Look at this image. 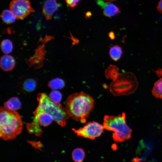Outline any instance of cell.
Masks as SVG:
<instances>
[{
	"instance_id": "obj_21",
	"label": "cell",
	"mask_w": 162,
	"mask_h": 162,
	"mask_svg": "<svg viewBox=\"0 0 162 162\" xmlns=\"http://www.w3.org/2000/svg\"><path fill=\"white\" fill-rule=\"evenodd\" d=\"M49 97L51 100L56 103H60L62 98V94L58 90H54L50 92Z\"/></svg>"
},
{
	"instance_id": "obj_26",
	"label": "cell",
	"mask_w": 162,
	"mask_h": 162,
	"mask_svg": "<svg viewBox=\"0 0 162 162\" xmlns=\"http://www.w3.org/2000/svg\"><path fill=\"white\" fill-rule=\"evenodd\" d=\"M109 36L111 39L113 40L115 38V34L113 32H111L109 34Z\"/></svg>"
},
{
	"instance_id": "obj_10",
	"label": "cell",
	"mask_w": 162,
	"mask_h": 162,
	"mask_svg": "<svg viewBox=\"0 0 162 162\" xmlns=\"http://www.w3.org/2000/svg\"><path fill=\"white\" fill-rule=\"evenodd\" d=\"M15 65V61L12 56L6 54L1 57L0 67L3 70L6 71L11 70Z\"/></svg>"
},
{
	"instance_id": "obj_4",
	"label": "cell",
	"mask_w": 162,
	"mask_h": 162,
	"mask_svg": "<svg viewBox=\"0 0 162 162\" xmlns=\"http://www.w3.org/2000/svg\"><path fill=\"white\" fill-rule=\"evenodd\" d=\"M37 99L38 108L51 116L53 120L60 126L65 125L66 120L70 116L66 109L63 107L60 103L54 102L44 93L38 94Z\"/></svg>"
},
{
	"instance_id": "obj_12",
	"label": "cell",
	"mask_w": 162,
	"mask_h": 162,
	"mask_svg": "<svg viewBox=\"0 0 162 162\" xmlns=\"http://www.w3.org/2000/svg\"><path fill=\"white\" fill-rule=\"evenodd\" d=\"M104 14L110 17L115 15L120 12L119 8L114 4L107 2L103 8Z\"/></svg>"
},
{
	"instance_id": "obj_16",
	"label": "cell",
	"mask_w": 162,
	"mask_h": 162,
	"mask_svg": "<svg viewBox=\"0 0 162 162\" xmlns=\"http://www.w3.org/2000/svg\"><path fill=\"white\" fill-rule=\"evenodd\" d=\"M122 53V48L117 45L111 47L109 51V54L111 58L115 61H117L120 58Z\"/></svg>"
},
{
	"instance_id": "obj_19",
	"label": "cell",
	"mask_w": 162,
	"mask_h": 162,
	"mask_svg": "<svg viewBox=\"0 0 162 162\" xmlns=\"http://www.w3.org/2000/svg\"><path fill=\"white\" fill-rule=\"evenodd\" d=\"M1 47L2 51L5 54L11 52L13 49L12 42L8 39L4 40L2 41Z\"/></svg>"
},
{
	"instance_id": "obj_20",
	"label": "cell",
	"mask_w": 162,
	"mask_h": 162,
	"mask_svg": "<svg viewBox=\"0 0 162 162\" xmlns=\"http://www.w3.org/2000/svg\"><path fill=\"white\" fill-rule=\"evenodd\" d=\"M23 88L27 92H31L34 90L36 86V81L32 79L26 80L23 84Z\"/></svg>"
},
{
	"instance_id": "obj_13",
	"label": "cell",
	"mask_w": 162,
	"mask_h": 162,
	"mask_svg": "<svg viewBox=\"0 0 162 162\" xmlns=\"http://www.w3.org/2000/svg\"><path fill=\"white\" fill-rule=\"evenodd\" d=\"M120 73L118 68L116 66L110 65L105 70V75L108 79L115 80L118 78Z\"/></svg>"
},
{
	"instance_id": "obj_22",
	"label": "cell",
	"mask_w": 162,
	"mask_h": 162,
	"mask_svg": "<svg viewBox=\"0 0 162 162\" xmlns=\"http://www.w3.org/2000/svg\"><path fill=\"white\" fill-rule=\"evenodd\" d=\"M80 0H65L66 4L70 8L75 7Z\"/></svg>"
},
{
	"instance_id": "obj_15",
	"label": "cell",
	"mask_w": 162,
	"mask_h": 162,
	"mask_svg": "<svg viewBox=\"0 0 162 162\" xmlns=\"http://www.w3.org/2000/svg\"><path fill=\"white\" fill-rule=\"evenodd\" d=\"M152 92L156 98L162 99V78L154 82Z\"/></svg>"
},
{
	"instance_id": "obj_1",
	"label": "cell",
	"mask_w": 162,
	"mask_h": 162,
	"mask_svg": "<svg viewBox=\"0 0 162 162\" xmlns=\"http://www.w3.org/2000/svg\"><path fill=\"white\" fill-rule=\"evenodd\" d=\"M91 96L83 92L70 95L65 102L66 109L70 117L74 120L85 123L94 106Z\"/></svg>"
},
{
	"instance_id": "obj_2",
	"label": "cell",
	"mask_w": 162,
	"mask_h": 162,
	"mask_svg": "<svg viewBox=\"0 0 162 162\" xmlns=\"http://www.w3.org/2000/svg\"><path fill=\"white\" fill-rule=\"evenodd\" d=\"M0 136L5 140H12L20 134L22 129L20 116L15 111L1 107L0 111Z\"/></svg>"
},
{
	"instance_id": "obj_8",
	"label": "cell",
	"mask_w": 162,
	"mask_h": 162,
	"mask_svg": "<svg viewBox=\"0 0 162 162\" xmlns=\"http://www.w3.org/2000/svg\"><path fill=\"white\" fill-rule=\"evenodd\" d=\"M9 8L18 20L23 19L35 11L29 0H12Z\"/></svg>"
},
{
	"instance_id": "obj_23",
	"label": "cell",
	"mask_w": 162,
	"mask_h": 162,
	"mask_svg": "<svg viewBox=\"0 0 162 162\" xmlns=\"http://www.w3.org/2000/svg\"><path fill=\"white\" fill-rule=\"evenodd\" d=\"M157 9L160 13L162 12V0H160L159 2L157 7Z\"/></svg>"
},
{
	"instance_id": "obj_3",
	"label": "cell",
	"mask_w": 162,
	"mask_h": 162,
	"mask_svg": "<svg viewBox=\"0 0 162 162\" xmlns=\"http://www.w3.org/2000/svg\"><path fill=\"white\" fill-rule=\"evenodd\" d=\"M103 120L104 129L113 131L112 137L115 142H122L131 137L132 130L126 122L124 112L117 116L105 115Z\"/></svg>"
},
{
	"instance_id": "obj_27",
	"label": "cell",
	"mask_w": 162,
	"mask_h": 162,
	"mask_svg": "<svg viewBox=\"0 0 162 162\" xmlns=\"http://www.w3.org/2000/svg\"><path fill=\"white\" fill-rule=\"evenodd\" d=\"M92 15L90 11H88L86 14V17L88 18L90 17Z\"/></svg>"
},
{
	"instance_id": "obj_11",
	"label": "cell",
	"mask_w": 162,
	"mask_h": 162,
	"mask_svg": "<svg viewBox=\"0 0 162 162\" xmlns=\"http://www.w3.org/2000/svg\"><path fill=\"white\" fill-rule=\"evenodd\" d=\"M21 104L19 99L16 97L10 98L4 104V107L6 109L16 111L21 107Z\"/></svg>"
},
{
	"instance_id": "obj_24",
	"label": "cell",
	"mask_w": 162,
	"mask_h": 162,
	"mask_svg": "<svg viewBox=\"0 0 162 162\" xmlns=\"http://www.w3.org/2000/svg\"><path fill=\"white\" fill-rule=\"evenodd\" d=\"M154 72L158 77H162V69L158 68L156 70L154 71Z\"/></svg>"
},
{
	"instance_id": "obj_7",
	"label": "cell",
	"mask_w": 162,
	"mask_h": 162,
	"mask_svg": "<svg viewBox=\"0 0 162 162\" xmlns=\"http://www.w3.org/2000/svg\"><path fill=\"white\" fill-rule=\"evenodd\" d=\"M104 129L103 125L93 121L87 123L83 127L73 130L77 136L93 140L100 136Z\"/></svg>"
},
{
	"instance_id": "obj_14",
	"label": "cell",
	"mask_w": 162,
	"mask_h": 162,
	"mask_svg": "<svg viewBox=\"0 0 162 162\" xmlns=\"http://www.w3.org/2000/svg\"><path fill=\"white\" fill-rule=\"evenodd\" d=\"M1 17L2 21L8 24L14 23L16 19L13 12L8 9L4 10L1 14Z\"/></svg>"
},
{
	"instance_id": "obj_28",
	"label": "cell",
	"mask_w": 162,
	"mask_h": 162,
	"mask_svg": "<svg viewBox=\"0 0 162 162\" xmlns=\"http://www.w3.org/2000/svg\"><path fill=\"white\" fill-rule=\"evenodd\" d=\"M105 0L107 1L108 2H111L113 0Z\"/></svg>"
},
{
	"instance_id": "obj_6",
	"label": "cell",
	"mask_w": 162,
	"mask_h": 162,
	"mask_svg": "<svg viewBox=\"0 0 162 162\" xmlns=\"http://www.w3.org/2000/svg\"><path fill=\"white\" fill-rule=\"evenodd\" d=\"M34 117L32 121L26 124L28 132L37 136H40L42 132L40 126L46 127L51 124L53 118L50 114L37 107L33 112Z\"/></svg>"
},
{
	"instance_id": "obj_5",
	"label": "cell",
	"mask_w": 162,
	"mask_h": 162,
	"mask_svg": "<svg viewBox=\"0 0 162 162\" xmlns=\"http://www.w3.org/2000/svg\"><path fill=\"white\" fill-rule=\"evenodd\" d=\"M138 86L137 79L130 72L119 74L117 79L111 83L110 89L115 96L128 95L134 93Z\"/></svg>"
},
{
	"instance_id": "obj_25",
	"label": "cell",
	"mask_w": 162,
	"mask_h": 162,
	"mask_svg": "<svg viewBox=\"0 0 162 162\" xmlns=\"http://www.w3.org/2000/svg\"><path fill=\"white\" fill-rule=\"evenodd\" d=\"M144 160L138 157H135L132 160L133 162H140Z\"/></svg>"
},
{
	"instance_id": "obj_18",
	"label": "cell",
	"mask_w": 162,
	"mask_h": 162,
	"mask_svg": "<svg viewBox=\"0 0 162 162\" xmlns=\"http://www.w3.org/2000/svg\"><path fill=\"white\" fill-rule=\"evenodd\" d=\"M64 86V82L63 80L58 78L51 80L48 84L49 87L53 90L62 88Z\"/></svg>"
},
{
	"instance_id": "obj_17",
	"label": "cell",
	"mask_w": 162,
	"mask_h": 162,
	"mask_svg": "<svg viewBox=\"0 0 162 162\" xmlns=\"http://www.w3.org/2000/svg\"><path fill=\"white\" fill-rule=\"evenodd\" d=\"M72 156L73 160L75 162H81L85 157V153L82 148H77L73 151Z\"/></svg>"
},
{
	"instance_id": "obj_9",
	"label": "cell",
	"mask_w": 162,
	"mask_h": 162,
	"mask_svg": "<svg viewBox=\"0 0 162 162\" xmlns=\"http://www.w3.org/2000/svg\"><path fill=\"white\" fill-rule=\"evenodd\" d=\"M58 7V5L56 0H47L45 2L43 7L42 12L47 20L51 19Z\"/></svg>"
}]
</instances>
